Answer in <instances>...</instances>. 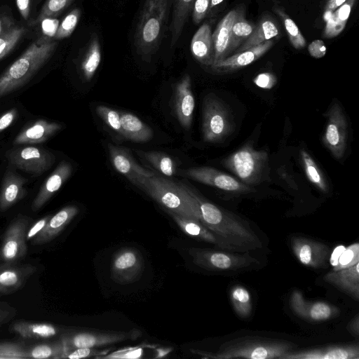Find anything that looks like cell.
Returning <instances> with one entry per match:
<instances>
[{
  "mask_svg": "<svg viewBox=\"0 0 359 359\" xmlns=\"http://www.w3.org/2000/svg\"><path fill=\"white\" fill-rule=\"evenodd\" d=\"M272 40L266 41L245 50L235 53L209 67L215 74H229L257 61L273 46Z\"/></svg>",
  "mask_w": 359,
  "mask_h": 359,
  "instance_id": "cell-16",
  "label": "cell"
},
{
  "mask_svg": "<svg viewBox=\"0 0 359 359\" xmlns=\"http://www.w3.org/2000/svg\"><path fill=\"white\" fill-rule=\"evenodd\" d=\"M137 153L149 162L156 170L166 176H172L175 172V165L172 158L161 151H142Z\"/></svg>",
  "mask_w": 359,
  "mask_h": 359,
  "instance_id": "cell-39",
  "label": "cell"
},
{
  "mask_svg": "<svg viewBox=\"0 0 359 359\" xmlns=\"http://www.w3.org/2000/svg\"><path fill=\"white\" fill-rule=\"evenodd\" d=\"M173 0H145L135 33V47L149 62L158 51L167 28Z\"/></svg>",
  "mask_w": 359,
  "mask_h": 359,
  "instance_id": "cell-1",
  "label": "cell"
},
{
  "mask_svg": "<svg viewBox=\"0 0 359 359\" xmlns=\"http://www.w3.org/2000/svg\"><path fill=\"white\" fill-rule=\"evenodd\" d=\"M309 54L314 58H321L324 57L327 52V48L325 43L320 39L313 41L308 46Z\"/></svg>",
  "mask_w": 359,
  "mask_h": 359,
  "instance_id": "cell-50",
  "label": "cell"
},
{
  "mask_svg": "<svg viewBox=\"0 0 359 359\" xmlns=\"http://www.w3.org/2000/svg\"><path fill=\"white\" fill-rule=\"evenodd\" d=\"M359 262V243H354L342 252L338 259L337 264L332 271L349 268Z\"/></svg>",
  "mask_w": 359,
  "mask_h": 359,
  "instance_id": "cell-44",
  "label": "cell"
},
{
  "mask_svg": "<svg viewBox=\"0 0 359 359\" xmlns=\"http://www.w3.org/2000/svg\"><path fill=\"white\" fill-rule=\"evenodd\" d=\"M326 128L322 141L331 154L337 160L343 158L347 147L348 123L339 103H332L325 112Z\"/></svg>",
  "mask_w": 359,
  "mask_h": 359,
  "instance_id": "cell-8",
  "label": "cell"
},
{
  "mask_svg": "<svg viewBox=\"0 0 359 359\" xmlns=\"http://www.w3.org/2000/svg\"><path fill=\"white\" fill-rule=\"evenodd\" d=\"M11 330L21 337L34 339L51 338L58 333L55 325L41 323L18 322L12 325Z\"/></svg>",
  "mask_w": 359,
  "mask_h": 359,
  "instance_id": "cell-33",
  "label": "cell"
},
{
  "mask_svg": "<svg viewBox=\"0 0 359 359\" xmlns=\"http://www.w3.org/2000/svg\"><path fill=\"white\" fill-rule=\"evenodd\" d=\"M50 215H47L36 222L26 233V241L34 239L44 228Z\"/></svg>",
  "mask_w": 359,
  "mask_h": 359,
  "instance_id": "cell-52",
  "label": "cell"
},
{
  "mask_svg": "<svg viewBox=\"0 0 359 359\" xmlns=\"http://www.w3.org/2000/svg\"><path fill=\"white\" fill-rule=\"evenodd\" d=\"M72 165L61 161L41 187L32 203V210H39L57 192L72 174Z\"/></svg>",
  "mask_w": 359,
  "mask_h": 359,
  "instance_id": "cell-21",
  "label": "cell"
},
{
  "mask_svg": "<svg viewBox=\"0 0 359 359\" xmlns=\"http://www.w3.org/2000/svg\"><path fill=\"white\" fill-rule=\"evenodd\" d=\"M195 0H173L172 15L170 25L171 47L174 46L180 37L187 20L192 11Z\"/></svg>",
  "mask_w": 359,
  "mask_h": 359,
  "instance_id": "cell-32",
  "label": "cell"
},
{
  "mask_svg": "<svg viewBox=\"0 0 359 359\" xmlns=\"http://www.w3.org/2000/svg\"><path fill=\"white\" fill-rule=\"evenodd\" d=\"M212 0H195L192 9V18L196 24L200 23L208 13Z\"/></svg>",
  "mask_w": 359,
  "mask_h": 359,
  "instance_id": "cell-48",
  "label": "cell"
},
{
  "mask_svg": "<svg viewBox=\"0 0 359 359\" xmlns=\"http://www.w3.org/2000/svg\"><path fill=\"white\" fill-rule=\"evenodd\" d=\"M25 32V27L15 25L0 35V60L13 49Z\"/></svg>",
  "mask_w": 359,
  "mask_h": 359,
  "instance_id": "cell-41",
  "label": "cell"
},
{
  "mask_svg": "<svg viewBox=\"0 0 359 359\" xmlns=\"http://www.w3.org/2000/svg\"><path fill=\"white\" fill-rule=\"evenodd\" d=\"M14 26L13 18L5 11H0V35Z\"/></svg>",
  "mask_w": 359,
  "mask_h": 359,
  "instance_id": "cell-55",
  "label": "cell"
},
{
  "mask_svg": "<svg viewBox=\"0 0 359 359\" xmlns=\"http://www.w3.org/2000/svg\"><path fill=\"white\" fill-rule=\"evenodd\" d=\"M166 211L172 217L180 229L187 235L198 240L211 243L219 249L231 251L223 241L208 229L198 220L192 217L182 216L168 210Z\"/></svg>",
  "mask_w": 359,
  "mask_h": 359,
  "instance_id": "cell-22",
  "label": "cell"
},
{
  "mask_svg": "<svg viewBox=\"0 0 359 359\" xmlns=\"http://www.w3.org/2000/svg\"><path fill=\"white\" fill-rule=\"evenodd\" d=\"M29 358L36 359L66 358L68 351L61 339L52 344H41L28 349Z\"/></svg>",
  "mask_w": 359,
  "mask_h": 359,
  "instance_id": "cell-38",
  "label": "cell"
},
{
  "mask_svg": "<svg viewBox=\"0 0 359 359\" xmlns=\"http://www.w3.org/2000/svg\"><path fill=\"white\" fill-rule=\"evenodd\" d=\"M36 271L31 264L6 262L0 266V294H8L20 289Z\"/></svg>",
  "mask_w": 359,
  "mask_h": 359,
  "instance_id": "cell-19",
  "label": "cell"
},
{
  "mask_svg": "<svg viewBox=\"0 0 359 359\" xmlns=\"http://www.w3.org/2000/svg\"><path fill=\"white\" fill-rule=\"evenodd\" d=\"M15 3L21 16L27 20L30 11V0H15Z\"/></svg>",
  "mask_w": 359,
  "mask_h": 359,
  "instance_id": "cell-56",
  "label": "cell"
},
{
  "mask_svg": "<svg viewBox=\"0 0 359 359\" xmlns=\"http://www.w3.org/2000/svg\"><path fill=\"white\" fill-rule=\"evenodd\" d=\"M101 61V49L99 39L95 34L90 35L84 47L79 62V68L83 78L90 81L94 76Z\"/></svg>",
  "mask_w": 359,
  "mask_h": 359,
  "instance_id": "cell-30",
  "label": "cell"
},
{
  "mask_svg": "<svg viewBox=\"0 0 359 359\" xmlns=\"http://www.w3.org/2000/svg\"><path fill=\"white\" fill-rule=\"evenodd\" d=\"M29 219L19 215L8 226L0 250V257L6 262H15L27 254L26 233Z\"/></svg>",
  "mask_w": 359,
  "mask_h": 359,
  "instance_id": "cell-12",
  "label": "cell"
},
{
  "mask_svg": "<svg viewBox=\"0 0 359 359\" xmlns=\"http://www.w3.org/2000/svg\"><path fill=\"white\" fill-rule=\"evenodd\" d=\"M189 254L196 265L212 271H237L257 263V260L248 252L241 254L226 250L191 248Z\"/></svg>",
  "mask_w": 359,
  "mask_h": 359,
  "instance_id": "cell-7",
  "label": "cell"
},
{
  "mask_svg": "<svg viewBox=\"0 0 359 359\" xmlns=\"http://www.w3.org/2000/svg\"><path fill=\"white\" fill-rule=\"evenodd\" d=\"M297 345L284 339L256 337H243L223 344L218 352L208 358L215 359L249 358L280 359Z\"/></svg>",
  "mask_w": 359,
  "mask_h": 359,
  "instance_id": "cell-3",
  "label": "cell"
},
{
  "mask_svg": "<svg viewBox=\"0 0 359 359\" xmlns=\"http://www.w3.org/2000/svg\"><path fill=\"white\" fill-rule=\"evenodd\" d=\"M347 0H328L325 6L324 16L331 15V13L344 4Z\"/></svg>",
  "mask_w": 359,
  "mask_h": 359,
  "instance_id": "cell-57",
  "label": "cell"
},
{
  "mask_svg": "<svg viewBox=\"0 0 359 359\" xmlns=\"http://www.w3.org/2000/svg\"><path fill=\"white\" fill-rule=\"evenodd\" d=\"M17 114V110L15 109H12L0 116V133L8 128L13 123Z\"/></svg>",
  "mask_w": 359,
  "mask_h": 359,
  "instance_id": "cell-54",
  "label": "cell"
},
{
  "mask_svg": "<svg viewBox=\"0 0 359 359\" xmlns=\"http://www.w3.org/2000/svg\"><path fill=\"white\" fill-rule=\"evenodd\" d=\"M97 115L113 130L121 135L120 113L104 105L96 107Z\"/></svg>",
  "mask_w": 359,
  "mask_h": 359,
  "instance_id": "cell-46",
  "label": "cell"
},
{
  "mask_svg": "<svg viewBox=\"0 0 359 359\" xmlns=\"http://www.w3.org/2000/svg\"><path fill=\"white\" fill-rule=\"evenodd\" d=\"M224 0H212L210 6V8H212L217 5L221 4Z\"/></svg>",
  "mask_w": 359,
  "mask_h": 359,
  "instance_id": "cell-60",
  "label": "cell"
},
{
  "mask_svg": "<svg viewBox=\"0 0 359 359\" xmlns=\"http://www.w3.org/2000/svg\"><path fill=\"white\" fill-rule=\"evenodd\" d=\"M8 316H9V313L5 310H3L1 308H0V325L7 321Z\"/></svg>",
  "mask_w": 359,
  "mask_h": 359,
  "instance_id": "cell-59",
  "label": "cell"
},
{
  "mask_svg": "<svg viewBox=\"0 0 359 359\" xmlns=\"http://www.w3.org/2000/svg\"><path fill=\"white\" fill-rule=\"evenodd\" d=\"M345 248L346 247L344 245H339L336 247L331 252L329 262L333 266V268L337 264L338 259Z\"/></svg>",
  "mask_w": 359,
  "mask_h": 359,
  "instance_id": "cell-58",
  "label": "cell"
},
{
  "mask_svg": "<svg viewBox=\"0 0 359 359\" xmlns=\"http://www.w3.org/2000/svg\"><path fill=\"white\" fill-rule=\"evenodd\" d=\"M62 126L55 122L40 119L23 129L15 138L14 144H33L46 141L55 134Z\"/></svg>",
  "mask_w": 359,
  "mask_h": 359,
  "instance_id": "cell-26",
  "label": "cell"
},
{
  "mask_svg": "<svg viewBox=\"0 0 359 359\" xmlns=\"http://www.w3.org/2000/svg\"><path fill=\"white\" fill-rule=\"evenodd\" d=\"M42 31L45 35L54 36L59 26V21L56 19L46 18L41 21Z\"/></svg>",
  "mask_w": 359,
  "mask_h": 359,
  "instance_id": "cell-53",
  "label": "cell"
},
{
  "mask_svg": "<svg viewBox=\"0 0 359 359\" xmlns=\"http://www.w3.org/2000/svg\"><path fill=\"white\" fill-rule=\"evenodd\" d=\"M290 243L293 254L302 264L314 269L328 266L331 250L326 244L303 236H293Z\"/></svg>",
  "mask_w": 359,
  "mask_h": 359,
  "instance_id": "cell-13",
  "label": "cell"
},
{
  "mask_svg": "<svg viewBox=\"0 0 359 359\" xmlns=\"http://www.w3.org/2000/svg\"><path fill=\"white\" fill-rule=\"evenodd\" d=\"M28 349L23 345L14 342L0 343L1 359L29 358Z\"/></svg>",
  "mask_w": 359,
  "mask_h": 359,
  "instance_id": "cell-45",
  "label": "cell"
},
{
  "mask_svg": "<svg viewBox=\"0 0 359 359\" xmlns=\"http://www.w3.org/2000/svg\"><path fill=\"white\" fill-rule=\"evenodd\" d=\"M323 279L355 300H359V262L349 268L330 271Z\"/></svg>",
  "mask_w": 359,
  "mask_h": 359,
  "instance_id": "cell-23",
  "label": "cell"
},
{
  "mask_svg": "<svg viewBox=\"0 0 359 359\" xmlns=\"http://www.w3.org/2000/svg\"><path fill=\"white\" fill-rule=\"evenodd\" d=\"M26 180L13 170L5 173L0 191V210L6 211L26 195Z\"/></svg>",
  "mask_w": 359,
  "mask_h": 359,
  "instance_id": "cell-24",
  "label": "cell"
},
{
  "mask_svg": "<svg viewBox=\"0 0 359 359\" xmlns=\"http://www.w3.org/2000/svg\"><path fill=\"white\" fill-rule=\"evenodd\" d=\"M222 163L244 184L257 185L266 176L269 154L264 150L255 149L252 142H247L224 158Z\"/></svg>",
  "mask_w": 359,
  "mask_h": 359,
  "instance_id": "cell-5",
  "label": "cell"
},
{
  "mask_svg": "<svg viewBox=\"0 0 359 359\" xmlns=\"http://www.w3.org/2000/svg\"><path fill=\"white\" fill-rule=\"evenodd\" d=\"M79 209L68 205L50 216L43 230L33 239V244H43L54 239L77 215Z\"/></svg>",
  "mask_w": 359,
  "mask_h": 359,
  "instance_id": "cell-25",
  "label": "cell"
},
{
  "mask_svg": "<svg viewBox=\"0 0 359 359\" xmlns=\"http://www.w3.org/2000/svg\"><path fill=\"white\" fill-rule=\"evenodd\" d=\"M233 130V118L228 106L213 93L205 95L203 102V141L207 143L220 142Z\"/></svg>",
  "mask_w": 359,
  "mask_h": 359,
  "instance_id": "cell-6",
  "label": "cell"
},
{
  "mask_svg": "<svg viewBox=\"0 0 359 359\" xmlns=\"http://www.w3.org/2000/svg\"><path fill=\"white\" fill-rule=\"evenodd\" d=\"M136 337L133 332H98L80 331L62 337L68 353L76 348L97 346L117 343Z\"/></svg>",
  "mask_w": 359,
  "mask_h": 359,
  "instance_id": "cell-14",
  "label": "cell"
},
{
  "mask_svg": "<svg viewBox=\"0 0 359 359\" xmlns=\"http://www.w3.org/2000/svg\"><path fill=\"white\" fill-rule=\"evenodd\" d=\"M108 150L114 167L130 181L136 177H151L155 175L140 165L127 149L108 144Z\"/></svg>",
  "mask_w": 359,
  "mask_h": 359,
  "instance_id": "cell-20",
  "label": "cell"
},
{
  "mask_svg": "<svg viewBox=\"0 0 359 359\" xmlns=\"http://www.w3.org/2000/svg\"><path fill=\"white\" fill-rule=\"evenodd\" d=\"M166 210L195 219L187 192L182 183H175L161 177H140L130 181Z\"/></svg>",
  "mask_w": 359,
  "mask_h": 359,
  "instance_id": "cell-4",
  "label": "cell"
},
{
  "mask_svg": "<svg viewBox=\"0 0 359 359\" xmlns=\"http://www.w3.org/2000/svg\"><path fill=\"white\" fill-rule=\"evenodd\" d=\"M99 351L97 349L93 348H76L69 351L67 358L69 359H80L97 355Z\"/></svg>",
  "mask_w": 359,
  "mask_h": 359,
  "instance_id": "cell-51",
  "label": "cell"
},
{
  "mask_svg": "<svg viewBox=\"0 0 359 359\" xmlns=\"http://www.w3.org/2000/svg\"><path fill=\"white\" fill-rule=\"evenodd\" d=\"M184 175L200 183L232 193H248L253 189L238 179L214 168L201 166L183 170Z\"/></svg>",
  "mask_w": 359,
  "mask_h": 359,
  "instance_id": "cell-11",
  "label": "cell"
},
{
  "mask_svg": "<svg viewBox=\"0 0 359 359\" xmlns=\"http://www.w3.org/2000/svg\"><path fill=\"white\" fill-rule=\"evenodd\" d=\"M57 47L55 41L40 39L0 76V98L26 83L51 57Z\"/></svg>",
  "mask_w": 359,
  "mask_h": 359,
  "instance_id": "cell-2",
  "label": "cell"
},
{
  "mask_svg": "<svg viewBox=\"0 0 359 359\" xmlns=\"http://www.w3.org/2000/svg\"><path fill=\"white\" fill-rule=\"evenodd\" d=\"M121 136L135 142H147L153 138L151 128L130 113H120Z\"/></svg>",
  "mask_w": 359,
  "mask_h": 359,
  "instance_id": "cell-29",
  "label": "cell"
},
{
  "mask_svg": "<svg viewBox=\"0 0 359 359\" xmlns=\"http://www.w3.org/2000/svg\"><path fill=\"white\" fill-rule=\"evenodd\" d=\"M300 156L308 180L320 191L327 192L329 189L327 181L314 159L304 149L300 150Z\"/></svg>",
  "mask_w": 359,
  "mask_h": 359,
  "instance_id": "cell-36",
  "label": "cell"
},
{
  "mask_svg": "<svg viewBox=\"0 0 359 359\" xmlns=\"http://www.w3.org/2000/svg\"><path fill=\"white\" fill-rule=\"evenodd\" d=\"M230 300L236 313L241 318H248L252 311L250 292L243 285H236L231 289Z\"/></svg>",
  "mask_w": 359,
  "mask_h": 359,
  "instance_id": "cell-35",
  "label": "cell"
},
{
  "mask_svg": "<svg viewBox=\"0 0 359 359\" xmlns=\"http://www.w3.org/2000/svg\"><path fill=\"white\" fill-rule=\"evenodd\" d=\"M280 35V30L276 20L270 15L262 16L250 37L234 53L245 50Z\"/></svg>",
  "mask_w": 359,
  "mask_h": 359,
  "instance_id": "cell-28",
  "label": "cell"
},
{
  "mask_svg": "<svg viewBox=\"0 0 359 359\" xmlns=\"http://www.w3.org/2000/svg\"><path fill=\"white\" fill-rule=\"evenodd\" d=\"M174 108L181 126L189 130L192 123L195 108L191 81L189 74H185L175 85Z\"/></svg>",
  "mask_w": 359,
  "mask_h": 359,
  "instance_id": "cell-17",
  "label": "cell"
},
{
  "mask_svg": "<svg viewBox=\"0 0 359 359\" xmlns=\"http://www.w3.org/2000/svg\"><path fill=\"white\" fill-rule=\"evenodd\" d=\"M307 304L308 302L304 298L300 291L295 290L292 292L290 297V306L297 316L306 319Z\"/></svg>",
  "mask_w": 359,
  "mask_h": 359,
  "instance_id": "cell-47",
  "label": "cell"
},
{
  "mask_svg": "<svg viewBox=\"0 0 359 359\" xmlns=\"http://www.w3.org/2000/svg\"><path fill=\"white\" fill-rule=\"evenodd\" d=\"M356 1L347 0L331 13L323 33L324 38L336 37L344 31Z\"/></svg>",
  "mask_w": 359,
  "mask_h": 359,
  "instance_id": "cell-31",
  "label": "cell"
},
{
  "mask_svg": "<svg viewBox=\"0 0 359 359\" xmlns=\"http://www.w3.org/2000/svg\"><path fill=\"white\" fill-rule=\"evenodd\" d=\"M6 156L10 164L26 172L40 175L54 163L55 156L46 149L26 147L10 150Z\"/></svg>",
  "mask_w": 359,
  "mask_h": 359,
  "instance_id": "cell-9",
  "label": "cell"
},
{
  "mask_svg": "<svg viewBox=\"0 0 359 359\" xmlns=\"http://www.w3.org/2000/svg\"><path fill=\"white\" fill-rule=\"evenodd\" d=\"M280 359H359V346L352 344L294 349Z\"/></svg>",
  "mask_w": 359,
  "mask_h": 359,
  "instance_id": "cell-15",
  "label": "cell"
},
{
  "mask_svg": "<svg viewBox=\"0 0 359 359\" xmlns=\"http://www.w3.org/2000/svg\"><path fill=\"white\" fill-rule=\"evenodd\" d=\"M273 11L281 20L287 33L289 41L295 49L305 47L306 41L294 20L287 15L285 10L280 6L274 5Z\"/></svg>",
  "mask_w": 359,
  "mask_h": 359,
  "instance_id": "cell-37",
  "label": "cell"
},
{
  "mask_svg": "<svg viewBox=\"0 0 359 359\" xmlns=\"http://www.w3.org/2000/svg\"><path fill=\"white\" fill-rule=\"evenodd\" d=\"M241 9V7H238L229 11L219 22L212 34L213 43L212 65L229 57L231 53V27Z\"/></svg>",
  "mask_w": 359,
  "mask_h": 359,
  "instance_id": "cell-18",
  "label": "cell"
},
{
  "mask_svg": "<svg viewBox=\"0 0 359 359\" xmlns=\"http://www.w3.org/2000/svg\"><path fill=\"white\" fill-rule=\"evenodd\" d=\"M81 16V11L79 8H74L69 12L59 25L55 39H62L72 34L75 29Z\"/></svg>",
  "mask_w": 359,
  "mask_h": 359,
  "instance_id": "cell-43",
  "label": "cell"
},
{
  "mask_svg": "<svg viewBox=\"0 0 359 359\" xmlns=\"http://www.w3.org/2000/svg\"><path fill=\"white\" fill-rule=\"evenodd\" d=\"M212 30L208 23L203 24L191 41V52L202 65L210 67L213 63Z\"/></svg>",
  "mask_w": 359,
  "mask_h": 359,
  "instance_id": "cell-27",
  "label": "cell"
},
{
  "mask_svg": "<svg viewBox=\"0 0 359 359\" xmlns=\"http://www.w3.org/2000/svg\"><path fill=\"white\" fill-rule=\"evenodd\" d=\"M255 25L246 20L243 7L237 15L231 27V51L233 53L252 34Z\"/></svg>",
  "mask_w": 359,
  "mask_h": 359,
  "instance_id": "cell-34",
  "label": "cell"
},
{
  "mask_svg": "<svg viewBox=\"0 0 359 359\" xmlns=\"http://www.w3.org/2000/svg\"><path fill=\"white\" fill-rule=\"evenodd\" d=\"M337 312L338 309L328 303L324 302H308L306 320L324 321L335 316Z\"/></svg>",
  "mask_w": 359,
  "mask_h": 359,
  "instance_id": "cell-40",
  "label": "cell"
},
{
  "mask_svg": "<svg viewBox=\"0 0 359 359\" xmlns=\"http://www.w3.org/2000/svg\"><path fill=\"white\" fill-rule=\"evenodd\" d=\"M144 271V259L134 248H124L114 257L111 266V278L116 283L126 285L135 282Z\"/></svg>",
  "mask_w": 359,
  "mask_h": 359,
  "instance_id": "cell-10",
  "label": "cell"
},
{
  "mask_svg": "<svg viewBox=\"0 0 359 359\" xmlns=\"http://www.w3.org/2000/svg\"><path fill=\"white\" fill-rule=\"evenodd\" d=\"M276 77L270 72H263L257 75L253 83L259 88L264 89H271L276 84Z\"/></svg>",
  "mask_w": 359,
  "mask_h": 359,
  "instance_id": "cell-49",
  "label": "cell"
},
{
  "mask_svg": "<svg viewBox=\"0 0 359 359\" xmlns=\"http://www.w3.org/2000/svg\"><path fill=\"white\" fill-rule=\"evenodd\" d=\"M74 0H45L41 11L32 25H36L46 18H53L62 13Z\"/></svg>",
  "mask_w": 359,
  "mask_h": 359,
  "instance_id": "cell-42",
  "label": "cell"
}]
</instances>
